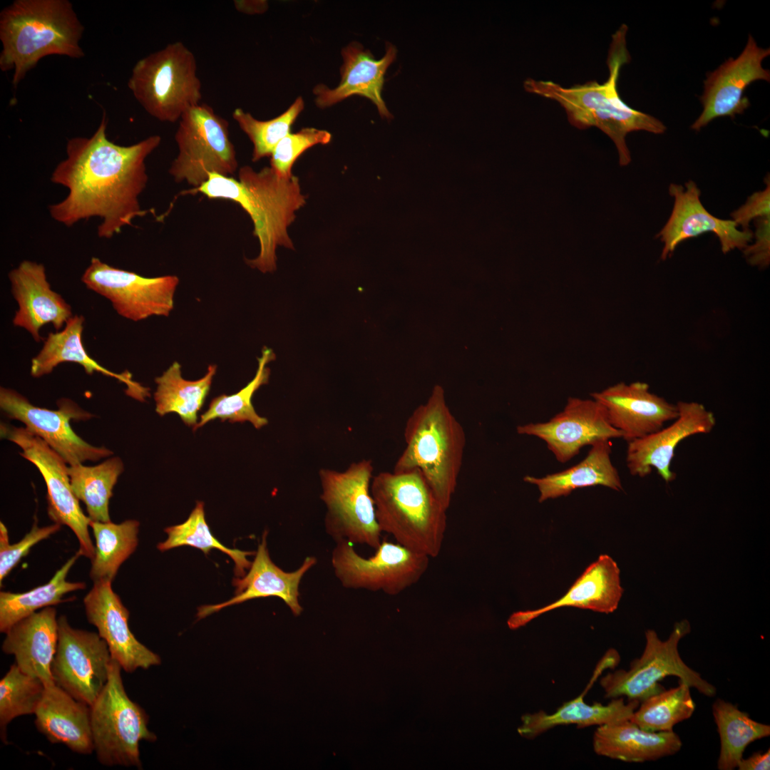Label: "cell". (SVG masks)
<instances>
[{
  "label": "cell",
  "instance_id": "1",
  "mask_svg": "<svg viewBox=\"0 0 770 770\" xmlns=\"http://www.w3.org/2000/svg\"><path fill=\"white\" fill-rule=\"evenodd\" d=\"M107 124L104 112L91 136L68 140L66 158L56 165L51 180L68 192L48 210L55 221L66 227L100 217L98 235L109 239L146 214L139 202L148 180L145 160L159 146L161 137L153 135L130 145H120L108 138Z\"/></svg>",
  "mask_w": 770,
  "mask_h": 770
},
{
  "label": "cell",
  "instance_id": "2",
  "mask_svg": "<svg viewBox=\"0 0 770 770\" xmlns=\"http://www.w3.org/2000/svg\"><path fill=\"white\" fill-rule=\"evenodd\" d=\"M197 193L210 199L233 201L248 214L260 247L255 258L246 259L250 267L263 273L272 272L277 268V248H294L288 227L294 221L296 212L306 202L297 177H281L271 167L255 171L245 165L239 169L237 179L210 173L201 186L181 194Z\"/></svg>",
  "mask_w": 770,
  "mask_h": 770
},
{
  "label": "cell",
  "instance_id": "3",
  "mask_svg": "<svg viewBox=\"0 0 770 770\" xmlns=\"http://www.w3.org/2000/svg\"><path fill=\"white\" fill-rule=\"evenodd\" d=\"M627 31V26L622 24L612 35L607 58L609 77L604 83L590 81L565 88L550 81L529 78L523 84L526 91L558 102L574 127L585 130L594 126L608 135L616 146L621 166L631 162L626 143L629 133L645 130L661 134L666 130L656 118L627 105L617 91L620 69L630 60L626 47Z\"/></svg>",
  "mask_w": 770,
  "mask_h": 770
},
{
  "label": "cell",
  "instance_id": "4",
  "mask_svg": "<svg viewBox=\"0 0 770 770\" xmlns=\"http://www.w3.org/2000/svg\"><path fill=\"white\" fill-rule=\"evenodd\" d=\"M84 27L68 0H15L0 13V69L14 88L51 55L81 58Z\"/></svg>",
  "mask_w": 770,
  "mask_h": 770
},
{
  "label": "cell",
  "instance_id": "5",
  "mask_svg": "<svg viewBox=\"0 0 770 770\" xmlns=\"http://www.w3.org/2000/svg\"><path fill=\"white\" fill-rule=\"evenodd\" d=\"M371 493L381 533L429 558L439 555L447 527V509L419 469L381 472L372 478Z\"/></svg>",
  "mask_w": 770,
  "mask_h": 770
},
{
  "label": "cell",
  "instance_id": "6",
  "mask_svg": "<svg viewBox=\"0 0 770 770\" xmlns=\"http://www.w3.org/2000/svg\"><path fill=\"white\" fill-rule=\"evenodd\" d=\"M404 436L406 445L393 472L419 469L448 509L462 466L466 435L449 410L440 386H436L426 403L408 418Z\"/></svg>",
  "mask_w": 770,
  "mask_h": 770
},
{
  "label": "cell",
  "instance_id": "7",
  "mask_svg": "<svg viewBox=\"0 0 770 770\" xmlns=\"http://www.w3.org/2000/svg\"><path fill=\"white\" fill-rule=\"evenodd\" d=\"M128 87L143 109L161 122L179 121L202 99L195 55L181 41L138 60Z\"/></svg>",
  "mask_w": 770,
  "mask_h": 770
},
{
  "label": "cell",
  "instance_id": "8",
  "mask_svg": "<svg viewBox=\"0 0 770 770\" xmlns=\"http://www.w3.org/2000/svg\"><path fill=\"white\" fill-rule=\"evenodd\" d=\"M121 666L112 658L108 679L91 707V727L98 761L107 766L142 769L139 743L155 741L145 710L127 695Z\"/></svg>",
  "mask_w": 770,
  "mask_h": 770
},
{
  "label": "cell",
  "instance_id": "9",
  "mask_svg": "<svg viewBox=\"0 0 770 770\" xmlns=\"http://www.w3.org/2000/svg\"><path fill=\"white\" fill-rule=\"evenodd\" d=\"M691 631L687 620L675 622L666 640H662L654 630L645 632L646 643L642 655L635 659L630 668L618 669L600 679L605 697L615 699L625 696L628 700L640 702L664 689L660 684L664 678L674 676L691 688L707 697L717 694L715 686L703 679L680 657L678 645Z\"/></svg>",
  "mask_w": 770,
  "mask_h": 770
},
{
  "label": "cell",
  "instance_id": "10",
  "mask_svg": "<svg viewBox=\"0 0 770 770\" xmlns=\"http://www.w3.org/2000/svg\"><path fill=\"white\" fill-rule=\"evenodd\" d=\"M371 461L351 463L344 471L319 470L320 498L327 511L326 533L336 542L346 540L376 549L381 543L379 528L371 493Z\"/></svg>",
  "mask_w": 770,
  "mask_h": 770
},
{
  "label": "cell",
  "instance_id": "11",
  "mask_svg": "<svg viewBox=\"0 0 770 770\" xmlns=\"http://www.w3.org/2000/svg\"><path fill=\"white\" fill-rule=\"evenodd\" d=\"M175 140L178 153L168 172L176 183L195 189L210 173L233 177L238 168L229 123L207 104L195 106L182 115Z\"/></svg>",
  "mask_w": 770,
  "mask_h": 770
},
{
  "label": "cell",
  "instance_id": "12",
  "mask_svg": "<svg viewBox=\"0 0 770 770\" xmlns=\"http://www.w3.org/2000/svg\"><path fill=\"white\" fill-rule=\"evenodd\" d=\"M335 543L331 564L336 578L347 589L396 595L416 584L428 568V557L397 543L381 541L369 558L359 555L346 540Z\"/></svg>",
  "mask_w": 770,
  "mask_h": 770
},
{
  "label": "cell",
  "instance_id": "13",
  "mask_svg": "<svg viewBox=\"0 0 770 770\" xmlns=\"http://www.w3.org/2000/svg\"><path fill=\"white\" fill-rule=\"evenodd\" d=\"M0 436L21 448L20 456L41 473L47 488V513L54 523L68 526L76 536L81 555L93 559L95 545L89 534L91 519L83 512L70 483L63 458L26 427L0 423Z\"/></svg>",
  "mask_w": 770,
  "mask_h": 770
},
{
  "label": "cell",
  "instance_id": "14",
  "mask_svg": "<svg viewBox=\"0 0 770 770\" xmlns=\"http://www.w3.org/2000/svg\"><path fill=\"white\" fill-rule=\"evenodd\" d=\"M81 281L88 289L108 299L120 316L134 322L152 316H169L179 284L175 275L143 277L95 257Z\"/></svg>",
  "mask_w": 770,
  "mask_h": 770
},
{
  "label": "cell",
  "instance_id": "15",
  "mask_svg": "<svg viewBox=\"0 0 770 770\" xmlns=\"http://www.w3.org/2000/svg\"><path fill=\"white\" fill-rule=\"evenodd\" d=\"M58 409L36 406L11 388H0V408L9 419L22 422L25 427L43 440L68 466L86 461H98L113 452L105 446H93L77 435L70 425L71 419H88L90 413L68 399L58 401Z\"/></svg>",
  "mask_w": 770,
  "mask_h": 770
},
{
  "label": "cell",
  "instance_id": "16",
  "mask_svg": "<svg viewBox=\"0 0 770 770\" xmlns=\"http://www.w3.org/2000/svg\"><path fill=\"white\" fill-rule=\"evenodd\" d=\"M58 638L51 664L54 683L89 706L105 685L112 657L98 633L73 628L65 615L58 618Z\"/></svg>",
  "mask_w": 770,
  "mask_h": 770
},
{
  "label": "cell",
  "instance_id": "17",
  "mask_svg": "<svg viewBox=\"0 0 770 770\" xmlns=\"http://www.w3.org/2000/svg\"><path fill=\"white\" fill-rule=\"evenodd\" d=\"M516 430L518 434L544 441L562 463L599 439L622 438V433L609 423L604 407L592 398L570 397L563 410L548 421L520 425Z\"/></svg>",
  "mask_w": 770,
  "mask_h": 770
},
{
  "label": "cell",
  "instance_id": "18",
  "mask_svg": "<svg viewBox=\"0 0 770 770\" xmlns=\"http://www.w3.org/2000/svg\"><path fill=\"white\" fill-rule=\"evenodd\" d=\"M769 54V48L759 47L749 35L737 58H729L709 73L700 97L703 111L691 128L698 131L717 118H734L743 113L750 105L748 98L743 96L747 86L757 80L770 81L769 71L762 67L763 60Z\"/></svg>",
  "mask_w": 770,
  "mask_h": 770
},
{
  "label": "cell",
  "instance_id": "19",
  "mask_svg": "<svg viewBox=\"0 0 770 770\" xmlns=\"http://www.w3.org/2000/svg\"><path fill=\"white\" fill-rule=\"evenodd\" d=\"M669 193L674 199L672 211L657 235L663 243V260L682 242L706 232L717 235L724 254L735 249L744 250L752 241L754 233L750 230H739L732 220L719 219L707 210L700 200V190L694 181L689 180L684 185L672 183Z\"/></svg>",
  "mask_w": 770,
  "mask_h": 770
},
{
  "label": "cell",
  "instance_id": "20",
  "mask_svg": "<svg viewBox=\"0 0 770 770\" xmlns=\"http://www.w3.org/2000/svg\"><path fill=\"white\" fill-rule=\"evenodd\" d=\"M678 416L667 427L627 442L626 462L630 473L645 477L652 468L666 483L676 478L671 464L678 444L696 434L710 433L716 424L713 413L699 403L679 401Z\"/></svg>",
  "mask_w": 770,
  "mask_h": 770
},
{
  "label": "cell",
  "instance_id": "21",
  "mask_svg": "<svg viewBox=\"0 0 770 770\" xmlns=\"http://www.w3.org/2000/svg\"><path fill=\"white\" fill-rule=\"evenodd\" d=\"M109 582H93L83 599L87 620L108 645L111 657L126 672L159 665L160 657L140 643L131 632L129 611Z\"/></svg>",
  "mask_w": 770,
  "mask_h": 770
},
{
  "label": "cell",
  "instance_id": "22",
  "mask_svg": "<svg viewBox=\"0 0 770 770\" xmlns=\"http://www.w3.org/2000/svg\"><path fill=\"white\" fill-rule=\"evenodd\" d=\"M267 538V531H265L248 572L233 580L235 595L221 603L199 607L197 613L198 620L231 605L268 597L280 598L294 616H299L302 612L303 608L299 600V585L304 575L317 564V560L314 556H307L297 570L286 572L270 558Z\"/></svg>",
  "mask_w": 770,
  "mask_h": 770
},
{
  "label": "cell",
  "instance_id": "23",
  "mask_svg": "<svg viewBox=\"0 0 770 770\" xmlns=\"http://www.w3.org/2000/svg\"><path fill=\"white\" fill-rule=\"evenodd\" d=\"M590 396L602 404L609 423L627 442L654 433L678 416L677 404L652 393L645 382H620Z\"/></svg>",
  "mask_w": 770,
  "mask_h": 770
},
{
  "label": "cell",
  "instance_id": "24",
  "mask_svg": "<svg viewBox=\"0 0 770 770\" xmlns=\"http://www.w3.org/2000/svg\"><path fill=\"white\" fill-rule=\"evenodd\" d=\"M8 277L18 304L13 324L26 330L35 342H41L40 329L44 325L51 323L58 332L73 317L71 305L51 289L43 264L24 260Z\"/></svg>",
  "mask_w": 770,
  "mask_h": 770
},
{
  "label": "cell",
  "instance_id": "25",
  "mask_svg": "<svg viewBox=\"0 0 770 770\" xmlns=\"http://www.w3.org/2000/svg\"><path fill=\"white\" fill-rule=\"evenodd\" d=\"M620 662V655L615 649H610L596 666L594 674L588 685L578 697L561 705L553 714L539 711L534 714L522 716V725L518 732L526 739H533L540 734L558 725L575 724L578 727L592 725H603L630 719L640 704L637 700H628L625 703L622 697L612 699L603 705L601 703L589 704L584 697L598 676L607 669L615 668Z\"/></svg>",
  "mask_w": 770,
  "mask_h": 770
},
{
  "label": "cell",
  "instance_id": "26",
  "mask_svg": "<svg viewBox=\"0 0 770 770\" xmlns=\"http://www.w3.org/2000/svg\"><path fill=\"white\" fill-rule=\"evenodd\" d=\"M342 56L341 81L334 88H329L324 84L316 86L313 93L316 96L317 106L327 108L349 96L358 95L371 101L381 117L391 118L381 92L386 71L396 56V48L387 43L385 55L376 60L360 43L351 42L342 48Z\"/></svg>",
  "mask_w": 770,
  "mask_h": 770
},
{
  "label": "cell",
  "instance_id": "27",
  "mask_svg": "<svg viewBox=\"0 0 770 770\" xmlns=\"http://www.w3.org/2000/svg\"><path fill=\"white\" fill-rule=\"evenodd\" d=\"M620 569L608 555H601L590 564L560 599L543 607L513 612L507 621L511 630L521 627L551 610L573 607L611 613L618 607L624 592Z\"/></svg>",
  "mask_w": 770,
  "mask_h": 770
},
{
  "label": "cell",
  "instance_id": "28",
  "mask_svg": "<svg viewBox=\"0 0 770 770\" xmlns=\"http://www.w3.org/2000/svg\"><path fill=\"white\" fill-rule=\"evenodd\" d=\"M58 638L56 610L46 607L13 625L6 632L1 650L14 655L22 672L49 687L55 684L51 668Z\"/></svg>",
  "mask_w": 770,
  "mask_h": 770
},
{
  "label": "cell",
  "instance_id": "29",
  "mask_svg": "<svg viewBox=\"0 0 770 770\" xmlns=\"http://www.w3.org/2000/svg\"><path fill=\"white\" fill-rule=\"evenodd\" d=\"M37 730L52 744H61L81 754L93 751L91 707L56 684L46 687L35 712Z\"/></svg>",
  "mask_w": 770,
  "mask_h": 770
},
{
  "label": "cell",
  "instance_id": "30",
  "mask_svg": "<svg viewBox=\"0 0 770 770\" xmlns=\"http://www.w3.org/2000/svg\"><path fill=\"white\" fill-rule=\"evenodd\" d=\"M84 322L83 316L76 314L68 320L63 329L50 332L40 351L31 359V375L39 378L51 373L61 363H76L88 375L98 372L118 379L126 386L125 392L128 396L144 401L150 396L149 389L134 381L130 372L111 371L90 356L82 340Z\"/></svg>",
  "mask_w": 770,
  "mask_h": 770
},
{
  "label": "cell",
  "instance_id": "31",
  "mask_svg": "<svg viewBox=\"0 0 770 770\" xmlns=\"http://www.w3.org/2000/svg\"><path fill=\"white\" fill-rule=\"evenodd\" d=\"M682 746L673 730L648 732L630 719L600 725L593 736L597 754L625 762L656 761L677 754Z\"/></svg>",
  "mask_w": 770,
  "mask_h": 770
},
{
  "label": "cell",
  "instance_id": "32",
  "mask_svg": "<svg viewBox=\"0 0 770 770\" xmlns=\"http://www.w3.org/2000/svg\"><path fill=\"white\" fill-rule=\"evenodd\" d=\"M585 458L564 471L543 478L526 476L523 481L535 485L538 502L567 496L577 488L602 486L617 491L623 490L620 477L611 459L610 439L602 438L590 445Z\"/></svg>",
  "mask_w": 770,
  "mask_h": 770
},
{
  "label": "cell",
  "instance_id": "33",
  "mask_svg": "<svg viewBox=\"0 0 770 770\" xmlns=\"http://www.w3.org/2000/svg\"><path fill=\"white\" fill-rule=\"evenodd\" d=\"M217 366L209 365L202 378L186 380L182 376L181 365L173 362L163 374L155 379V411L160 416L176 413L188 426L197 423V413L208 395Z\"/></svg>",
  "mask_w": 770,
  "mask_h": 770
},
{
  "label": "cell",
  "instance_id": "34",
  "mask_svg": "<svg viewBox=\"0 0 770 770\" xmlns=\"http://www.w3.org/2000/svg\"><path fill=\"white\" fill-rule=\"evenodd\" d=\"M79 551L70 558L46 584L20 593L0 592V632L6 631L16 622L37 612V610L53 606L67 600L68 592L83 590V582H70L66 578L78 558Z\"/></svg>",
  "mask_w": 770,
  "mask_h": 770
},
{
  "label": "cell",
  "instance_id": "35",
  "mask_svg": "<svg viewBox=\"0 0 770 770\" xmlns=\"http://www.w3.org/2000/svg\"><path fill=\"white\" fill-rule=\"evenodd\" d=\"M712 714L720 739L717 760L719 770H733L751 742L770 735V726L752 719L738 707L722 699L712 704Z\"/></svg>",
  "mask_w": 770,
  "mask_h": 770
},
{
  "label": "cell",
  "instance_id": "36",
  "mask_svg": "<svg viewBox=\"0 0 770 770\" xmlns=\"http://www.w3.org/2000/svg\"><path fill=\"white\" fill-rule=\"evenodd\" d=\"M139 525L135 520L118 524L91 520L95 552L89 576L93 582H112L120 566L137 547Z\"/></svg>",
  "mask_w": 770,
  "mask_h": 770
},
{
  "label": "cell",
  "instance_id": "37",
  "mask_svg": "<svg viewBox=\"0 0 770 770\" xmlns=\"http://www.w3.org/2000/svg\"><path fill=\"white\" fill-rule=\"evenodd\" d=\"M123 469V463L118 456H111L95 466L77 463L68 466L71 489L76 497L84 503L91 520L111 521L109 500Z\"/></svg>",
  "mask_w": 770,
  "mask_h": 770
},
{
  "label": "cell",
  "instance_id": "38",
  "mask_svg": "<svg viewBox=\"0 0 770 770\" xmlns=\"http://www.w3.org/2000/svg\"><path fill=\"white\" fill-rule=\"evenodd\" d=\"M275 359L273 351L265 346L258 357V366L254 378L241 390L232 395L222 394L214 398L208 409L201 415L194 431L214 419L228 420L231 423L248 421L260 429L268 423V420L260 416L252 403L255 392L268 383L270 369L267 364Z\"/></svg>",
  "mask_w": 770,
  "mask_h": 770
},
{
  "label": "cell",
  "instance_id": "39",
  "mask_svg": "<svg viewBox=\"0 0 770 770\" xmlns=\"http://www.w3.org/2000/svg\"><path fill=\"white\" fill-rule=\"evenodd\" d=\"M690 687L679 680L677 687L665 689L640 702L630 720L652 732L672 731L678 723L689 719L695 710Z\"/></svg>",
  "mask_w": 770,
  "mask_h": 770
},
{
  "label": "cell",
  "instance_id": "40",
  "mask_svg": "<svg viewBox=\"0 0 770 770\" xmlns=\"http://www.w3.org/2000/svg\"><path fill=\"white\" fill-rule=\"evenodd\" d=\"M167 539L158 544L159 550L164 552L174 548L187 545L202 550L205 555L212 549H217L230 556L235 563V573L242 577L248 570L252 562L247 557L255 552L231 549L222 545L211 533L206 522L204 503L197 502L188 519L179 525L165 529Z\"/></svg>",
  "mask_w": 770,
  "mask_h": 770
},
{
  "label": "cell",
  "instance_id": "41",
  "mask_svg": "<svg viewBox=\"0 0 770 770\" xmlns=\"http://www.w3.org/2000/svg\"><path fill=\"white\" fill-rule=\"evenodd\" d=\"M46 689L38 678L22 672L14 662L0 680V729L6 742V729L15 718L35 714Z\"/></svg>",
  "mask_w": 770,
  "mask_h": 770
},
{
  "label": "cell",
  "instance_id": "42",
  "mask_svg": "<svg viewBox=\"0 0 770 770\" xmlns=\"http://www.w3.org/2000/svg\"><path fill=\"white\" fill-rule=\"evenodd\" d=\"M304 106L302 98L298 97L284 113L267 120H257L240 108L233 111V119L253 144V162L271 155L277 143L290 133Z\"/></svg>",
  "mask_w": 770,
  "mask_h": 770
},
{
  "label": "cell",
  "instance_id": "43",
  "mask_svg": "<svg viewBox=\"0 0 770 770\" xmlns=\"http://www.w3.org/2000/svg\"><path fill=\"white\" fill-rule=\"evenodd\" d=\"M331 139L329 132L314 128L290 132L274 148L270 155V167L281 177H291L294 162L305 150L318 144H327Z\"/></svg>",
  "mask_w": 770,
  "mask_h": 770
},
{
  "label": "cell",
  "instance_id": "44",
  "mask_svg": "<svg viewBox=\"0 0 770 770\" xmlns=\"http://www.w3.org/2000/svg\"><path fill=\"white\" fill-rule=\"evenodd\" d=\"M61 525L39 527L36 519L29 533L18 543L10 544L8 530L0 522V585L20 560L26 556L31 548L40 541L49 538L61 529Z\"/></svg>",
  "mask_w": 770,
  "mask_h": 770
},
{
  "label": "cell",
  "instance_id": "45",
  "mask_svg": "<svg viewBox=\"0 0 770 770\" xmlns=\"http://www.w3.org/2000/svg\"><path fill=\"white\" fill-rule=\"evenodd\" d=\"M769 175L765 180L764 190L755 192L746 202L732 212V220L741 226L743 230H749V223L757 218H770V181Z\"/></svg>",
  "mask_w": 770,
  "mask_h": 770
},
{
  "label": "cell",
  "instance_id": "46",
  "mask_svg": "<svg viewBox=\"0 0 770 770\" xmlns=\"http://www.w3.org/2000/svg\"><path fill=\"white\" fill-rule=\"evenodd\" d=\"M755 242L743 250L748 262L754 266L766 267L770 262V218L754 220Z\"/></svg>",
  "mask_w": 770,
  "mask_h": 770
},
{
  "label": "cell",
  "instance_id": "47",
  "mask_svg": "<svg viewBox=\"0 0 770 770\" xmlns=\"http://www.w3.org/2000/svg\"><path fill=\"white\" fill-rule=\"evenodd\" d=\"M739 770H769L770 769V750L754 752L750 756L741 759L737 765Z\"/></svg>",
  "mask_w": 770,
  "mask_h": 770
},
{
  "label": "cell",
  "instance_id": "48",
  "mask_svg": "<svg viewBox=\"0 0 770 770\" xmlns=\"http://www.w3.org/2000/svg\"><path fill=\"white\" fill-rule=\"evenodd\" d=\"M233 2L236 10L245 14L261 13L267 9L265 1L235 0Z\"/></svg>",
  "mask_w": 770,
  "mask_h": 770
}]
</instances>
